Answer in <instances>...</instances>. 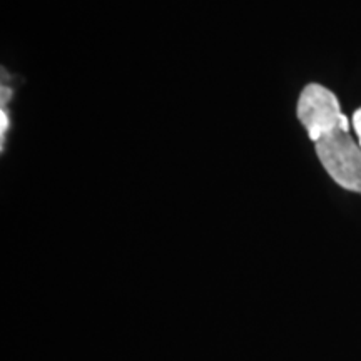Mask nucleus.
<instances>
[{
    "instance_id": "3",
    "label": "nucleus",
    "mask_w": 361,
    "mask_h": 361,
    "mask_svg": "<svg viewBox=\"0 0 361 361\" xmlns=\"http://www.w3.org/2000/svg\"><path fill=\"white\" fill-rule=\"evenodd\" d=\"M351 128L355 130L356 141H358L360 147H361V107L358 111H355L353 117H351Z\"/></svg>"
},
{
    "instance_id": "1",
    "label": "nucleus",
    "mask_w": 361,
    "mask_h": 361,
    "mask_svg": "<svg viewBox=\"0 0 361 361\" xmlns=\"http://www.w3.org/2000/svg\"><path fill=\"white\" fill-rule=\"evenodd\" d=\"M350 126L335 128L313 142L316 156L338 186L361 194V147Z\"/></svg>"
},
{
    "instance_id": "2",
    "label": "nucleus",
    "mask_w": 361,
    "mask_h": 361,
    "mask_svg": "<svg viewBox=\"0 0 361 361\" xmlns=\"http://www.w3.org/2000/svg\"><path fill=\"white\" fill-rule=\"evenodd\" d=\"M296 116L313 142L328 130L351 124L343 114L336 94L322 84H308L301 90Z\"/></svg>"
}]
</instances>
